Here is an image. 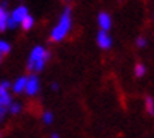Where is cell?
Listing matches in <instances>:
<instances>
[{
    "label": "cell",
    "mask_w": 154,
    "mask_h": 138,
    "mask_svg": "<svg viewBox=\"0 0 154 138\" xmlns=\"http://www.w3.org/2000/svg\"><path fill=\"white\" fill-rule=\"evenodd\" d=\"M20 24H21V27H23L24 30H30V28L34 26V19L31 17V16H30V14H28L27 17H26V19H24Z\"/></svg>",
    "instance_id": "9"
},
{
    "label": "cell",
    "mask_w": 154,
    "mask_h": 138,
    "mask_svg": "<svg viewBox=\"0 0 154 138\" xmlns=\"http://www.w3.org/2000/svg\"><path fill=\"white\" fill-rule=\"evenodd\" d=\"M2 110H3V107H2V104H0V113H2Z\"/></svg>",
    "instance_id": "20"
},
{
    "label": "cell",
    "mask_w": 154,
    "mask_h": 138,
    "mask_svg": "<svg viewBox=\"0 0 154 138\" xmlns=\"http://www.w3.org/2000/svg\"><path fill=\"white\" fill-rule=\"evenodd\" d=\"M0 59H2V52H0Z\"/></svg>",
    "instance_id": "21"
},
{
    "label": "cell",
    "mask_w": 154,
    "mask_h": 138,
    "mask_svg": "<svg viewBox=\"0 0 154 138\" xmlns=\"http://www.w3.org/2000/svg\"><path fill=\"white\" fill-rule=\"evenodd\" d=\"M51 88H52V90H58V88H60V86H58V83H52Z\"/></svg>",
    "instance_id": "18"
},
{
    "label": "cell",
    "mask_w": 154,
    "mask_h": 138,
    "mask_svg": "<svg viewBox=\"0 0 154 138\" xmlns=\"http://www.w3.org/2000/svg\"><path fill=\"white\" fill-rule=\"evenodd\" d=\"M146 109H147V111H149V114L154 116V100H153V97H150V96L146 97Z\"/></svg>",
    "instance_id": "10"
},
{
    "label": "cell",
    "mask_w": 154,
    "mask_h": 138,
    "mask_svg": "<svg viewBox=\"0 0 154 138\" xmlns=\"http://www.w3.org/2000/svg\"><path fill=\"white\" fill-rule=\"evenodd\" d=\"M98 45L102 48V50H109L110 46H112V38H110V35L107 34L106 31H100L98 32Z\"/></svg>",
    "instance_id": "5"
},
{
    "label": "cell",
    "mask_w": 154,
    "mask_h": 138,
    "mask_svg": "<svg viewBox=\"0 0 154 138\" xmlns=\"http://www.w3.org/2000/svg\"><path fill=\"white\" fill-rule=\"evenodd\" d=\"M0 52L2 54H7L10 52V44L6 41H0Z\"/></svg>",
    "instance_id": "12"
},
{
    "label": "cell",
    "mask_w": 154,
    "mask_h": 138,
    "mask_svg": "<svg viewBox=\"0 0 154 138\" xmlns=\"http://www.w3.org/2000/svg\"><path fill=\"white\" fill-rule=\"evenodd\" d=\"M28 16V10H27V7L26 6H19L17 9H14L13 10V13H11V19H13V21L16 24H19V23H21L26 17Z\"/></svg>",
    "instance_id": "4"
},
{
    "label": "cell",
    "mask_w": 154,
    "mask_h": 138,
    "mask_svg": "<svg viewBox=\"0 0 154 138\" xmlns=\"http://www.w3.org/2000/svg\"><path fill=\"white\" fill-rule=\"evenodd\" d=\"M52 120H54V118H52V114L50 113V111L44 113V123H45V124H51Z\"/></svg>",
    "instance_id": "15"
},
{
    "label": "cell",
    "mask_w": 154,
    "mask_h": 138,
    "mask_svg": "<svg viewBox=\"0 0 154 138\" xmlns=\"http://www.w3.org/2000/svg\"><path fill=\"white\" fill-rule=\"evenodd\" d=\"M69 28H71V9L66 7L64 10L62 16H61L57 27H54V30L51 31V40L52 41H61V40H64L65 35L68 34V31H69Z\"/></svg>",
    "instance_id": "1"
},
{
    "label": "cell",
    "mask_w": 154,
    "mask_h": 138,
    "mask_svg": "<svg viewBox=\"0 0 154 138\" xmlns=\"http://www.w3.org/2000/svg\"><path fill=\"white\" fill-rule=\"evenodd\" d=\"M134 74L137 78H141V76H144L146 74V66L143 64H137L134 68Z\"/></svg>",
    "instance_id": "11"
},
{
    "label": "cell",
    "mask_w": 154,
    "mask_h": 138,
    "mask_svg": "<svg viewBox=\"0 0 154 138\" xmlns=\"http://www.w3.org/2000/svg\"><path fill=\"white\" fill-rule=\"evenodd\" d=\"M26 83H27V78L26 76H21L19 78L16 82L13 83V90L16 93H21L24 92V89H26Z\"/></svg>",
    "instance_id": "7"
},
{
    "label": "cell",
    "mask_w": 154,
    "mask_h": 138,
    "mask_svg": "<svg viewBox=\"0 0 154 138\" xmlns=\"http://www.w3.org/2000/svg\"><path fill=\"white\" fill-rule=\"evenodd\" d=\"M2 86H3V88H6V89H9L10 88V82H3V83H2Z\"/></svg>",
    "instance_id": "17"
},
{
    "label": "cell",
    "mask_w": 154,
    "mask_h": 138,
    "mask_svg": "<svg viewBox=\"0 0 154 138\" xmlns=\"http://www.w3.org/2000/svg\"><path fill=\"white\" fill-rule=\"evenodd\" d=\"M20 110H21V106L17 104V103H14V104L10 106V113L11 114H17V113H20Z\"/></svg>",
    "instance_id": "13"
},
{
    "label": "cell",
    "mask_w": 154,
    "mask_h": 138,
    "mask_svg": "<svg viewBox=\"0 0 154 138\" xmlns=\"http://www.w3.org/2000/svg\"><path fill=\"white\" fill-rule=\"evenodd\" d=\"M98 23H99V27L102 28V31L107 32V30L112 26V19H110V16L107 13H100L98 16Z\"/></svg>",
    "instance_id": "6"
},
{
    "label": "cell",
    "mask_w": 154,
    "mask_h": 138,
    "mask_svg": "<svg viewBox=\"0 0 154 138\" xmlns=\"http://www.w3.org/2000/svg\"><path fill=\"white\" fill-rule=\"evenodd\" d=\"M10 14L6 11V9L0 7V31H5L7 28V20H9Z\"/></svg>",
    "instance_id": "8"
},
{
    "label": "cell",
    "mask_w": 154,
    "mask_h": 138,
    "mask_svg": "<svg viewBox=\"0 0 154 138\" xmlns=\"http://www.w3.org/2000/svg\"><path fill=\"white\" fill-rule=\"evenodd\" d=\"M50 58V52L44 50L42 46H35L33 51H31V54H30V58H28V64H27V68L30 70H33L34 69V65L40 62V61H47Z\"/></svg>",
    "instance_id": "2"
},
{
    "label": "cell",
    "mask_w": 154,
    "mask_h": 138,
    "mask_svg": "<svg viewBox=\"0 0 154 138\" xmlns=\"http://www.w3.org/2000/svg\"><path fill=\"white\" fill-rule=\"evenodd\" d=\"M16 26H17V24L13 21V19L9 17V20H7V28H16Z\"/></svg>",
    "instance_id": "16"
},
{
    "label": "cell",
    "mask_w": 154,
    "mask_h": 138,
    "mask_svg": "<svg viewBox=\"0 0 154 138\" xmlns=\"http://www.w3.org/2000/svg\"><path fill=\"white\" fill-rule=\"evenodd\" d=\"M38 89H40V83H38V79L35 75H31V76H28L27 78V83H26V93H27L28 96H34L35 93L38 92Z\"/></svg>",
    "instance_id": "3"
},
{
    "label": "cell",
    "mask_w": 154,
    "mask_h": 138,
    "mask_svg": "<svg viewBox=\"0 0 154 138\" xmlns=\"http://www.w3.org/2000/svg\"><path fill=\"white\" fill-rule=\"evenodd\" d=\"M51 138H60V135H58V134H52Z\"/></svg>",
    "instance_id": "19"
},
{
    "label": "cell",
    "mask_w": 154,
    "mask_h": 138,
    "mask_svg": "<svg viewBox=\"0 0 154 138\" xmlns=\"http://www.w3.org/2000/svg\"><path fill=\"white\" fill-rule=\"evenodd\" d=\"M136 44H137V46H139V48H144V46L147 45V41H146V38L139 37L137 40H136Z\"/></svg>",
    "instance_id": "14"
}]
</instances>
